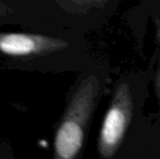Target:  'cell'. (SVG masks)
I'll return each instance as SVG.
<instances>
[{"label":"cell","mask_w":160,"mask_h":159,"mask_svg":"<svg viewBox=\"0 0 160 159\" xmlns=\"http://www.w3.org/2000/svg\"><path fill=\"white\" fill-rule=\"evenodd\" d=\"M38 10L56 26L65 28L82 21L93 10L105 7L108 0H32Z\"/></svg>","instance_id":"277c9868"},{"label":"cell","mask_w":160,"mask_h":159,"mask_svg":"<svg viewBox=\"0 0 160 159\" xmlns=\"http://www.w3.org/2000/svg\"><path fill=\"white\" fill-rule=\"evenodd\" d=\"M101 81L94 71L78 79L68 96L67 104L53 135V157L75 159L83 151L91 121L99 102Z\"/></svg>","instance_id":"7a4b0ae2"},{"label":"cell","mask_w":160,"mask_h":159,"mask_svg":"<svg viewBox=\"0 0 160 159\" xmlns=\"http://www.w3.org/2000/svg\"><path fill=\"white\" fill-rule=\"evenodd\" d=\"M156 92H157V95H158L159 105H160V68L158 72H157V77H156Z\"/></svg>","instance_id":"8992f818"},{"label":"cell","mask_w":160,"mask_h":159,"mask_svg":"<svg viewBox=\"0 0 160 159\" xmlns=\"http://www.w3.org/2000/svg\"><path fill=\"white\" fill-rule=\"evenodd\" d=\"M76 47L65 28L0 30V62L12 70L60 72L75 56Z\"/></svg>","instance_id":"6da1fadb"},{"label":"cell","mask_w":160,"mask_h":159,"mask_svg":"<svg viewBox=\"0 0 160 159\" xmlns=\"http://www.w3.org/2000/svg\"><path fill=\"white\" fill-rule=\"evenodd\" d=\"M60 28L42 14L32 0H0V28Z\"/></svg>","instance_id":"5b68a950"},{"label":"cell","mask_w":160,"mask_h":159,"mask_svg":"<svg viewBox=\"0 0 160 159\" xmlns=\"http://www.w3.org/2000/svg\"><path fill=\"white\" fill-rule=\"evenodd\" d=\"M133 112V100L128 83H120L112 96L101 123L97 152L103 159L112 158L124 141Z\"/></svg>","instance_id":"3957f363"}]
</instances>
